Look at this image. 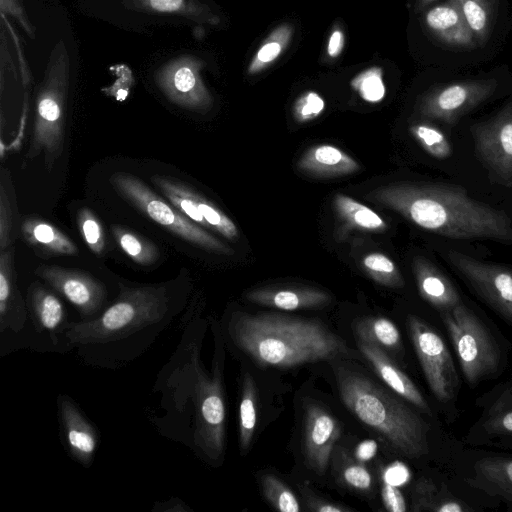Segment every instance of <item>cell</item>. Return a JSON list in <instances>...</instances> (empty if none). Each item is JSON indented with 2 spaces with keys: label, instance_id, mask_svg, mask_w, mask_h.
I'll return each instance as SVG.
<instances>
[{
  "label": "cell",
  "instance_id": "6da1fadb",
  "mask_svg": "<svg viewBox=\"0 0 512 512\" xmlns=\"http://www.w3.org/2000/svg\"><path fill=\"white\" fill-rule=\"evenodd\" d=\"M186 320L175 350L152 387L162 413L147 417L161 436L216 467L222 464L226 449L224 341L219 325L211 324L214 354L208 370L201 358L208 324L199 317Z\"/></svg>",
  "mask_w": 512,
  "mask_h": 512
},
{
  "label": "cell",
  "instance_id": "7a4b0ae2",
  "mask_svg": "<svg viewBox=\"0 0 512 512\" xmlns=\"http://www.w3.org/2000/svg\"><path fill=\"white\" fill-rule=\"evenodd\" d=\"M184 306L169 285L121 284L100 316L69 322L65 353L76 351L79 360L93 368H125L155 344Z\"/></svg>",
  "mask_w": 512,
  "mask_h": 512
},
{
  "label": "cell",
  "instance_id": "3957f363",
  "mask_svg": "<svg viewBox=\"0 0 512 512\" xmlns=\"http://www.w3.org/2000/svg\"><path fill=\"white\" fill-rule=\"evenodd\" d=\"M365 197L444 237L491 239L512 244L510 217L504 211L471 198L460 186L392 183L371 190Z\"/></svg>",
  "mask_w": 512,
  "mask_h": 512
},
{
  "label": "cell",
  "instance_id": "277c9868",
  "mask_svg": "<svg viewBox=\"0 0 512 512\" xmlns=\"http://www.w3.org/2000/svg\"><path fill=\"white\" fill-rule=\"evenodd\" d=\"M226 332L237 348L262 366L291 368L355 357L341 337L316 319L233 312Z\"/></svg>",
  "mask_w": 512,
  "mask_h": 512
},
{
  "label": "cell",
  "instance_id": "5b68a950",
  "mask_svg": "<svg viewBox=\"0 0 512 512\" xmlns=\"http://www.w3.org/2000/svg\"><path fill=\"white\" fill-rule=\"evenodd\" d=\"M334 373L339 395L347 409L378 433L390 448L408 459L429 455L428 423L365 375L337 364Z\"/></svg>",
  "mask_w": 512,
  "mask_h": 512
},
{
  "label": "cell",
  "instance_id": "8992f818",
  "mask_svg": "<svg viewBox=\"0 0 512 512\" xmlns=\"http://www.w3.org/2000/svg\"><path fill=\"white\" fill-rule=\"evenodd\" d=\"M440 317L470 388L502 374L508 363L505 346L472 308L462 302Z\"/></svg>",
  "mask_w": 512,
  "mask_h": 512
},
{
  "label": "cell",
  "instance_id": "52a82bcc",
  "mask_svg": "<svg viewBox=\"0 0 512 512\" xmlns=\"http://www.w3.org/2000/svg\"><path fill=\"white\" fill-rule=\"evenodd\" d=\"M110 182L123 198L149 219L183 240L214 253L233 254L234 251L229 246L183 215L139 178L126 173H117L111 177Z\"/></svg>",
  "mask_w": 512,
  "mask_h": 512
},
{
  "label": "cell",
  "instance_id": "ba28073f",
  "mask_svg": "<svg viewBox=\"0 0 512 512\" xmlns=\"http://www.w3.org/2000/svg\"><path fill=\"white\" fill-rule=\"evenodd\" d=\"M407 325L431 393L447 411L454 409L460 378L446 343L433 327L417 316H408Z\"/></svg>",
  "mask_w": 512,
  "mask_h": 512
},
{
  "label": "cell",
  "instance_id": "9c48e42d",
  "mask_svg": "<svg viewBox=\"0 0 512 512\" xmlns=\"http://www.w3.org/2000/svg\"><path fill=\"white\" fill-rule=\"evenodd\" d=\"M475 406L479 414L463 443L473 448L512 449V376L477 397Z\"/></svg>",
  "mask_w": 512,
  "mask_h": 512
},
{
  "label": "cell",
  "instance_id": "30bf717a",
  "mask_svg": "<svg viewBox=\"0 0 512 512\" xmlns=\"http://www.w3.org/2000/svg\"><path fill=\"white\" fill-rule=\"evenodd\" d=\"M447 258L477 296L512 327V268L485 263L455 250H449Z\"/></svg>",
  "mask_w": 512,
  "mask_h": 512
},
{
  "label": "cell",
  "instance_id": "8fae6325",
  "mask_svg": "<svg viewBox=\"0 0 512 512\" xmlns=\"http://www.w3.org/2000/svg\"><path fill=\"white\" fill-rule=\"evenodd\" d=\"M26 304L32 335L31 350L64 354L65 332L71 320L60 298L35 283L28 290Z\"/></svg>",
  "mask_w": 512,
  "mask_h": 512
},
{
  "label": "cell",
  "instance_id": "7c38bea8",
  "mask_svg": "<svg viewBox=\"0 0 512 512\" xmlns=\"http://www.w3.org/2000/svg\"><path fill=\"white\" fill-rule=\"evenodd\" d=\"M497 86L495 79L445 84L428 92L420 101L418 111L426 118L453 125L462 116L489 99Z\"/></svg>",
  "mask_w": 512,
  "mask_h": 512
},
{
  "label": "cell",
  "instance_id": "4fadbf2b",
  "mask_svg": "<svg viewBox=\"0 0 512 512\" xmlns=\"http://www.w3.org/2000/svg\"><path fill=\"white\" fill-rule=\"evenodd\" d=\"M36 274L77 309L80 320L97 318L111 304L105 284L89 273L44 265Z\"/></svg>",
  "mask_w": 512,
  "mask_h": 512
},
{
  "label": "cell",
  "instance_id": "5bb4252c",
  "mask_svg": "<svg viewBox=\"0 0 512 512\" xmlns=\"http://www.w3.org/2000/svg\"><path fill=\"white\" fill-rule=\"evenodd\" d=\"M475 149L484 164L505 183L512 181V102L494 117L471 128Z\"/></svg>",
  "mask_w": 512,
  "mask_h": 512
},
{
  "label": "cell",
  "instance_id": "9a60e30c",
  "mask_svg": "<svg viewBox=\"0 0 512 512\" xmlns=\"http://www.w3.org/2000/svg\"><path fill=\"white\" fill-rule=\"evenodd\" d=\"M61 441L72 459L89 468L97 452L100 435L73 398L61 393L57 397Z\"/></svg>",
  "mask_w": 512,
  "mask_h": 512
},
{
  "label": "cell",
  "instance_id": "2e32d148",
  "mask_svg": "<svg viewBox=\"0 0 512 512\" xmlns=\"http://www.w3.org/2000/svg\"><path fill=\"white\" fill-rule=\"evenodd\" d=\"M341 436L339 422L325 409L310 404L305 411L303 451L307 465L323 475L329 465L335 443Z\"/></svg>",
  "mask_w": 512,
  "mask_h": 512
},
{
  "label": "cell",
  "instance_id": "e0dca14e",
  "mask_svg": "<svg viewBox=\"0 0 512 512\" xmlns=\"http://www.w3.org/2000/svg\"><path fill=\"white\" fill-rule=\"evenodd\" d=\"M464 481L472 488L500 499L512 509V456L487 454L477 458Z\"/></svg>",
  "mask_w": 512,
  "mask_h": 512
},
{
  "label": "cell",
  "instance_id": "ac0fdd59",
  "mask_svg": "<svg viewBox=\"0 0 512 512\" xmlns=\"http://www.w3.org/2000/svg\"><path fill=\"white\" fill-rule=\"evenodd\" d=\"M357 346L377 375L395 394L421 413L432 414L427 400L414 382L395 365L380 346L361 340H357Z\"/></svg>",
  "mask_w": 512,
  "mask_h": 512
},
{
  "label": "cell",
  "instance_id": "d6986e66",
  "mask_svg": "<svg viewBox=\"0 0 512 512\" xmlns=\"http://www.w3.org/2000/svg\"><path fill=\"white\" fill-rule=\"evenodd\" d=\"M424 19L431 34L448 46L471 49L477 45L457 0L434 6L426 12Z\"/></svg>",
  "mask_w": 512,
  "mask_h": 512
},
{
  "label": "cell",
  "instance_id": "ffe728a7",
  "mask_svg": "<svg viewBox=\"0 0 512 512\" xmlns=\"http://www.w3.org/2000/svg\"><path fill=\"white\" fill-rule=\"evenodd\" d=\"M412 270L420 296L439 313L463 302L449 278L426 257H414Z\"/></svg>",
  "mask_w": 512,
  "mask_h": 512
},
{
  "label": "cell",
  "instance_id": "44dd1931",
  "mask_svg": "<svg viewBox=\"0 0 512 512\" xmlns=\"http://www.w3.org/2000/svg\"><path fill=\"white\" fill-rule=\"evenodd\" d=\"M245 298L257 305L284 311L319 308L331 301L330 295L307 286H269L248 291Z\"/></svg>",
  "mask_w": 512,
  "mask_h": 512
},
{
  "label": "cell",
  "instance_id": "7402d4cb",
  "mask_svg": "<svg viewBox=\"0 0 512 512\" xmlns=\"http://www.w3.org/2000/svg\"><path fill=\"white\" fill-rule=\"evenodd\" d=\"M296 166L301 173L316 178L350 175L361 168L353 157L331 144L310 147L299 158Z\"/></svg>",
  "mask_w": 512,
  "mask_h": 512
},
{
  "label": "cell",
  "instance_id": "603a6c76",
  "mask_svg": "<svg viewBox=\"0 0 512 512\" xmlns=\"http://www.w3.org/2000/svg\"><path fill=\"white\" fill-rule=\"evenodd\" d=\"M333 207L341 224L339 238L352 230L380 233L388 229L385 220L374 210L343 193L334 196Z\"/></svg>",
  "mask_w": 512,
  "mask_h": 512
},
{
  "label": "cell",
  "instance_id": "cb8c5ba5",
  "mask_svg": "<svg viewBox=\"0 0 512 512\" xmlns=\"http://www.w3.org/2000/svg\"><path fill=\"white\" fill-rule=\"evenodd\" d=\"M24 240L31 246L46 253L57 255H77L75 243L57 227L37 218H27L21 224Z\"/></svg>",
  "mask_w": 512,
  "mask_h": 512
},
{
  "label": "cell",
  "instance_id": "d4e9b609",
  "mask_svg": "<svg viewBox=\"0 0 512 512\" xmlns=\"http://www.w3.org/2000/svg\"><path fill=\"white\" fill-rule=\"evenodd\" d=\"M413 511L471 512L474 509L455 496L445 484L438 486L431 479L422 478L413 490Z\"/></svg>",
  "mask_w": 512,
  "mask_h": 512
},
{
  "label": "cell",
  "instance_id": "484cf974",
  "mask_svg": "<svg viewBox=\"0 0 512 512\" xmlns=\"http://www.w3.org/2000/svg\"><path fill=\"white\" fill-rule=\"evenodd\" d=\"M293 33V26L289 23H283L273 29L249 62L247 73L255 75L270 67L287 49Z\"/></svg>",
  "mask_w": 512,
  "mask_h": 512
},
{
  "label": "cell",
  "instance_id": "4316f807",
  "mask_svg": "<svg viewBox=\"0 0 512 512\" xmlns=\"http://www.w3.org/2000/svg\"><path fill=\"white\" fill-rule=\"evenodd\" d=\"M353 332L357 340L372 342L387 349L401 348V335L396 325L383 317H367L355 321Z\"/></svg>",
  "mask_w": 512,
  "mask_h": 512
},
{
  "label": "cell",
  "instance_id": "83f0119b",
  "mask_svg": "<svg viewBox=\"0 0 512 512\" xmlns=\"http://www.w3.org/2000/svg\"><path fill=\"white\" fill-rule=\"evenodd\" d=\"M257 422V396L254 379L246 373L239 403V446L244 455L251 445Z\"/></svg>",
  "mask_w": 512,
  "mask_h": 512
},
{
  "label": "cell",
  "instance_id": "f1b7e54d",
  "mask_svg": "<svg viewBox=\"0 0 512 512\" xmlns=\"http://www.w3.org/2000/svg\"><path fill=\"white\" fill-rule=\"evenodd\" d=\"M462 13L474 34L478 45L484 44L490 36L494 6L491 0H457Z\"/></svg>",
  "mask_w": 512,
  "mask_h": 512
},
{
  "label": "cell",
  "instance_id": "f546056e",
  "mask_svg": "<svg viewBox=\"0 0 512 512\" xmlns=\"http://www.w3.org/2000/svg\"><path fill=\"white\" fill-rule=\"evenodd\" d=\"M409 132L431 157L444 160L451 156L452 145L449 139L435 125L428 122H415L409 126Z\"/></svg>",
  "mask_w": 512,
  "mask_h": 512
},
{
  "label": "cell",
  "instance_id": "4dcf8cb0",
  "mask_svg": "<svg viewBox=\"0 0 512 512\" xmlns=\"http://www.w3.org/2000/svg\"><path fill=\"white\" fill-rule=\"evenodd\" d=\"M112 231L118 246L134 262L147 266L156 261L158 249L153 243L121 226H113Z\"/></svg>",
  "mask_w": 512,
  "mask_h": 512
},
{
  "label": "cell",
  "instance_id": "1f68e13d",
  "mask_svg": "<svg viewBox=\"0 0 512 512\" xmlns=\"http://www.w3.org/2000/svg\"><path fill=\"white\" fill-rule=\"evenodd\" d=\"M364 272L376 283L390 287L401 288L404 279L394 261L381 252H371L361 260Z\"/></svg>",
  "mask_w": 512,
  "mask_h": 512
},
{
  "label": "cell",
  "instance_id": "d6a6232c",
  "mask_svg": "<svg viewBox=\"0 0 512 512\" xmlns=\"http://www.w3.org/2000/svg\"><path fill=\"white\" fill-rule=\"evenodd\" d=\"M262 491L267 501L282 512H298L299 502L295 494L278 477L265 474L261 477Z\"/></svg>",
  "mask_w": 512,
  "mask_h": 512
},
{
  "label": "cell",
  "instance_id": "836d02e7",
  "mask_svg": "<svg viewBox=\"0 0 512 512\" xmlns=\"http://www.w3.org/2000/svg\"><path fill=\"white\" fill-rule=\"evenodd\" d=\"M350 85L366 102L378 103L383 100L386 88L380 67H370L355 76Z\"/></svg>",
  "mask_w": 512,
  "mask_h": 512
},
{
  "label": "cell",
  "instance_id": "e575fe53",
  "mask_svg": "<svg viewBox=\"0 0 512 512\" xmlns=\"http://www.w3.org/2000/svg\"><path fill=\"white\" fill-rule=\"evenodd\" d=\"M79 232L89 249L96 255L103 253L106 238L99 219L88 208H82L77 214Z\"/></svg>",
  "mask_w": 512,
  "mask_h": 512
},
{
  "label": "cell",
  "instance_id": "d590c367",
  "mask_svg": "<svg viewBox=\"0 0 512 512\" xmlns=\"http://www.w3.org/2000/svg\"><path fill=\"white\" fill-rule=\"evenodd\" d=\"M341 480L350 488L358 491H368L372 486V476L362 463L342 455L339 467Z\"/></svg>",
  "mask_w": 512,
  "mask_h": 512
},
{
  "label": "cell",
  "instance_id": "8d00e7d4",
  "mask_svg": "<svg viewBox=\"0 0 512 512\" xmlns=\"http://www.w3.org/2000/svg\"><path fill=\"white\" fill-rule=\"evenodd\" d=\"M325 110V100L314 91L302 93L294 102L292 115L298 124H305L318 118Z\"/></svg>",
  "mask_w": 512,
  "mask_h": 512
},
{
  "label": "cell",
  "instance_id": "74e56055",
  "mask_svg": "<svg viewBox=\"0 0 512 512\" xmlns=\"http://www.w3.org/2000/svg\"><path fill=\"white\" fill-rule=\"evenodd\" d=\"M12 230V210L3 186L0 192V252L9 248Z\"/></svg>",
  "mask_w": 512,
  "mask_h": 512
},
{
  "label": "cell",
  "instance_id": "f35d334b",
  "mask_svg": "<svg viewBox=\"0 0 512 512\" xmlns=\"http://www.w3.org/2000/svg\"><path fill=\"white\" fill-rule=\"evenodd\" d=\"M381 494L383 504L387 511L405 512L407 510L404 496L396 485L383 481Z\"/></svg>",
  "mask_w": 512,
  "mask_h": 512
},
{
  "label": "cell",
  "instance_id": "ab89813d",
  "mask_svg": "<svg viewBox=\"0 0 512 512\" xmlns=\"http://www.w3.org/2000/svg\"><path fill=\"white\" fill-rule=\"evenodd\" d=\"M345 45V36L341 29L336 28L332 31L329 36L328 45H327V54L331 58L338 57L344 48Z\"/></svg>",
  "mask_w": 512,
  "mask_h": 512
},
{
  "label": "cell",
  "instance_id": "60d3db41",
  "mask_svg": "<svg viewBox=\"0 0 512 512\" xmlns=\"http://www.w3.org/2000/svg\"><path fill=\"white\" fill-rule=\"evenodd\" d=\"M406 475V469L397 463L396 465L389 466L386 469L383 478L384 481L397 486L406 479Z\"/></svg>",
  "mask_w": 512,
  "mask_h": 512
},
{
  "label": "cell",
  "instance_id": "b9f144b4",
  "mask_svg": "<svg viewBox=\"0 0 512 512\" xmlns=\"http://www.w3.org/2000/svg\"><path fill=\"white\" fill-rule=\"evenodd\" d=\"M309 505L312 510L317 512H344L351 510L346 506H341L336 503L316 499H313L311 502H309Z\"/></svg>",
  "mask_w": 512,
  "mask_h": 512
},
{
  "label": "cell",
  "instance_id": "7bdbcfd3",
  "mask_svg": "<svg viewBox=\"0 0 512 512\" xmlns=\"http://www.w3.org/2000/svg\"><path fill=\"white\" fill-rule=\"evenodd\" d=\"M183 0H150L153 9L161 12H172L178 10Z\"/></svg>",
  "mask_w": 512,
  "mask_h": 512
},
{
  "label": "cell",
  "instance_id": "ee69618b",
  "mask_svg": "<svg viewBox=\"0 0 512 512\" xmlns=\"http://www.w3.org/2000/svg\"><path fill=\"white\" fill-rule=\"evenodd\" d=\"M376 451V444L373 441L362 442L356 449V456L360 460H367L373 457Z\"/></svg>",
  "mask_w": 512,
  "mask_h": 512
},
{
  "label": "cell",
  "instance_id": "f6af8a7d",
  "mask_svg": "<svg viewBox=\"0 0 512 512\" xmlns=\"http://www.w3.org/2000/svg\"><path fill=\"white\" fill-rule=\"evenodd\" d=\"M435 0H417L416 9L422 10Z\"/></svg>",
  "mask_w": 512,
  "mask_h": 512
}]
</instances>
